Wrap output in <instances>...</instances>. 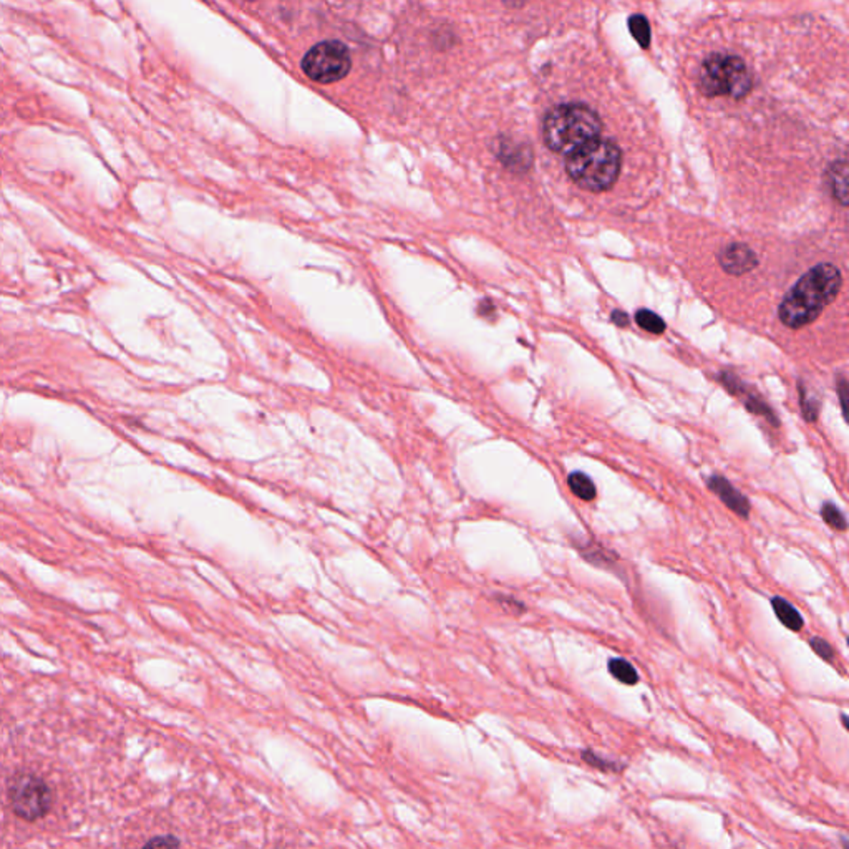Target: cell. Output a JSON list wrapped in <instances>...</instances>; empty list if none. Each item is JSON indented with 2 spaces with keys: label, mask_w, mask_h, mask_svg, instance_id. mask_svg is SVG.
<instances>
[{
  "label": "cell",
  "mask_w": 849,
  "mask_h": 849,
  "mask_svg": "<svg viewBox=\"0 0 849 849\" xmlns=\"http://www.w3.org/2000/svg\"><path fill=\"white\" fill-rule=\"evenodd\" d=\"M843 277L831 264H818L803 275L784 296L780 305V320L791 328L808 326L837 299Z\"/></svg>",
  "instance_id": "6da1fadb"
},
{
  "label": "cell",
  "mask_w": 849,
  "mask_h": 849,
  "mask_svg": "<svg viewBox=\"0 0 849 849\" xmlns=\"http://www.w3.org/2000/svg\"><path fill=\"white\" fill-rule=\"evenodd\" d=\"M601 131V118L584 104L554 106L543 121L544 143L551 151L566 157L599 138Z\"/></svg>",
  "instance_id": "7a4b0ae2"
},
{
  "label": "cell",
  "mask_w": 849,
  "mask_h": 849,
  "mask_svg": "<svg viewBox=\"0 0 849 849\" xmlns=\"http://www.w3.org/2000/svg\"><path fill=\"white\" fill-rule=\"evenodd\" d=\"M622 166L621 148L613 140L596 138L577 148L566 159V171L577 186L606 191L614 186Z\"/></svg>",
  "instance_id": "3957f363"
},
{
  "label": "cell",
  "mask_w": 849,
  "mask_h": 849,
  "mask_svg": "<svg viewBox=\"0 0 849 849\" xmlns=\"http://www.w3.org/2000/svg\"><path fill=\"white\" fill-rule=\"evenodd\" d=\"M752 75L737 55H710L700 68V89L706 96H732L742 100L752 90Z\"/></svg>",
  "instance_id": "277c9868"
},
{
  "label": "cell",
  "mask_w": 849,
  "mask_h": 849,
  "mask_svg": "<svg viewBox=\"0 0 849 849\" xmlns=\"http://www.w3.org/2000/svg\"><path fill=\"white\" fill-rule=\"evenodd\" d=\"M352 68L349 49L339 40L317 43L302 58L304 73L317 83H336L345 79Z\"/></svg>",
  "instance_id": "5b68a950"
},
{
  "label": "cell",
  "mask_w": 849,
  "mask_h": 849,
  "mask_svg": "<svg viewBox=\"0 0 849 849\" xmlns=\"http://www.w3.org/2000/svg\"><path fill=\"white\" fill-rule=\"evenodd\" d=\"M9 803L19 818L34 823L52 808V791L37 775L19 773L9 783Z\"/></svg>",
  "instance_id": "8992f818"
},
{
  "label": "cell",
  "mask_w": 849,
  "mask_h": 849,
  "mask_svg": "<svg viewBox=\"0 0 849 849\" xmlns=\"http://www.w3.org/2000/svg\"><path fill=\"white\" fill-rule=\"evenodd\" d=\"M719 261L722 267L733 275H742L750 273L752 269L757 267V254L748 248L746 244H729L727 248L722 249L719 254Z\"/></svg>",
  "instance_id": "52a82bcc"
},
{
  "label": "cell",
  "mask_w": 849,
  "mask_h": 849,
  "mask_svg": "<svg viewBox=\"0 0 849 849\" xmlns=\"http://www.w3.org/2000/svg\"><path fill=\"white\" fill-rule=\"evenodd\" d=\"M708 488L723 501L725 506H729L733 513H737L740 518H748L750 514V503L748 499L722 476H712L708 480Z\"/></svg>",
  "instance_id": "ba28073f"
},
{
  "label": "cell",
  "mask_w": 849,
  "mask_h": 849,
  "mask_svg": "<svg viewBox=\"0 0 849 849\" xmlns=\"http://www.w3.org/2000/svg\"><path fill=\"white\" fill-rule=\"evenodd\" d=\"M771 607H773L775 615L778 617V621L783 624L784 628L795 630V632L803 629V624H805L803 615L799 614V611L791 602L776 596V598L771 599Z\"/></svg>",
  "instance_id": "9c48e42d"
},
{
  "label": "cell",
  "mask_w": 849,
  "mask_h": 849,
  "mask_svg": "<svg viewBox=\"0 0 849 849\" xmlns=\"http://www.w3.org/2000/svg\"><path fill=\"white\" fill-rule=\"evenodd\" d=\"M830 186L837 201L846 206L848 205V165L846 159L837 161L830 170Z\"/></svg>",
  "instance_id": "30bf717a"
},
{
  "label": "cell",
  "mask_w": 849,
  "mask_h": 849,
  "mask_svg": "<svg viewBox=\"0 0 849 849\" xmlns=\"http://www.w3.org/2000/svg\"><path fill=\"white\" fill-rule=\"evenodd\" d=\"M567 484H569V490L573 491V495L579 499H583V501H592L598 495L592 480L589 478L588 475H584L581 471L571 473L569 478H567Z\"/></svg>",
  "instance_id": "8fae6325"
},
{
  "label": "cell",
  "mask_w": 849,
  "mask_h": 849,
  "mask_svg": "<svg viewBox=\"0 0 849 849\" xmlns=\"http://www.w3.org/2000/svg\"><path fill=\"white\" fill-rule=\"evenodd\" d=\"M607 668H609V674L614 677L615 680L626 683V685H636L639 682V674L637 670L634 668V666L626 660V659H621V657H615V659H611L607 662Z\"/></svg>",
  "instance_id": "7c38bea8"
},
{
  "label": "cell",
  "mask_w": 849,
  "mask_h": 849,
  "mask_svg": "<svg viewBox=\"0 0 849 849\" xmlns=\"http://www.w3.org/2000/svg\"><path fill=\"white\" fill-rule=\"evenodd\" d=\"M629 30L632 34V37L637 40L642 49H649L651 47V37H652V32H651V24L649 20L640 15V13H636L629 19Z\"/></svg>",
  "instance_id": "4fadbf2b"
},
{
  "label": "cell",
  "mask_w": 849,
  "mask_h": 849,
  "mask_svg": "<svg viewBox=\"0 0 849 849\" xmlns=\"http://www.w3.org/2000/svg\"><path fill=\"white\" fill-rule=\"evenodd\" d=\"M636 322L651 334H662L666 330V322L649 309H640L636 314Z\"/></svg>",
  "instance_id": "5bb4252c"
},
{
  "label": "cell",
  "mask_w": 849,
  "mask_h": 849,
  "mask_svg": "<svg viewBox=\"0 0 849 849\" xmlns=\"http://www.w3.org/2000/svg\"><path fill=\"white\" fill-rule=\"evenodd\" d=\"M822 518H823L824 523L830 524L837 531H846V528H848L843 511L835 506L833 503H824L823 508H822Z\"/></svg>",
  "instance_id": "9a60e30c"
},
{
  "label": "cell",
  "mask_w": 849,
  "mask_h": 849,
  "mask_svg": "<svg viewBox=\"0 0 849 849\" xmlns=\"http://www.w3.org/2000/svg\"><path fill=\"white\" fill-rule=\"evenodd\" d=\"M810 647L816 652V655H820L822 659L828 660V662H831V660L835 659L833 647H831L826 640L822 639V637H811Z\"/></svg>",
  "instance_id": "2e32d148"
},
{
  "label": "cell",
  "mask_w": 849,
  "mask_h": 849,
  "mask_svg": "<svg viewBox=\"0 0 849 849\" xmlns=\"http://www.w3.org/2000/svg\"><path fill=\"white\" fill-rule=\"evenodd\" d=\"M583 760L588 761L590 767H598V768H601V770H614L615 768L614 763L602 760L601 757L594 755L592 752H583Z\"/></svg>",
  "instance_id": "e0dca14e"
},
{
  "label": "cell",
  "mask_w": 849,
  "mask_h": 849,
  "mask_svg": "<svg viewBox=\"0 0 849 849\" xmlns=\"http://www.w3.org/2000/svg\"><path fill=\"white\" fill-rule=\"evenodd\" d=\"M176 845H178V841L173 839V837H166V839H165V837H163V839H158L157 837V839H153V841L148 843V846H176Z\"/></svg>",
  "instance_id": "ac0fdd59"
},
{
  "label": "cell",
  "mask_w": 849,
  "mask_h": 849,
  "mask_svg": "<svg viewBox=\"0 0 849 849\" xmlns=\"http://www.w3.org/2000/svg\"><path fill=\"white\" fill-rule=\"evenodd\" d=\"M613 320H614L617 326L621 327L628 326L629 322L628 315L621 313V311H615L614 314H613Z\"/></svg>",
  "instance_id": "d6986e66"
},
{
  "label": "cell",
  "mask_w": 849,
  "mask_h": 849,
  "mask_svg": "<svg viewBox=\"0 0 849 849\" xmlns=\"http://www.w3.org/2000/svg\"><path fill=\"white\" fill-rule=\"evenodd\" d=\"M841 720H843V727H845V730H849L848 717H846V714H843V715H841Z\"/></svg>",
  "instance_id": "ffe728a7"
}]
</instances>
